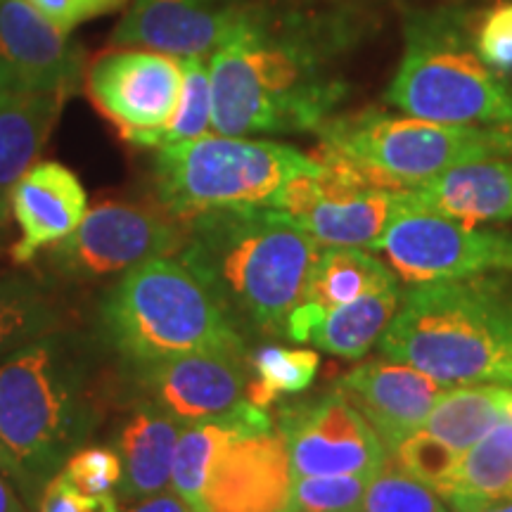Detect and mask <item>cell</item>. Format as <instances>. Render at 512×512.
<instances>
[{"mask_svg":"<svg viewBox=\"0 0 512 512\" xmlns=\"http://www.w3.org/2000/svg\"><path fill=\"white\" fill-rule=\"evenodd\" d=\"M339 389L370 422L392 456L394 448L422 430L446 387L399 361H366L339 380Z\"/></svg>","mask_w":512,"mask_h":512,"instance_id":"obj_18","label":"cell"},{"mask_svg":"<svg viewBox=\"0 0 512 512\" xmlns=\"http://www.w3.org/2000/svg\"><path fill=\"white\" fill-rule=\"evenodd\" d=\"M387 102L418 119L512 126V86L479 57L458 12H415Z\"/></svg>","mask_w":512,"mask_h":512,"instance_id":"obj_6","label":"cell"},{"mask_svg":"<svg viewBox=\"0 0 512 512\" xmlns=\"http://www.w3.org/2000/svg\"><path fill=\"white\" fill-rule=\"evenodd\" d=\"M396 285L392 271L361 247H323L318 264L313 266L304 302L332 311L354 302L363 294L387 290Z\"/></svg>","mask_w":512,"mask_h":512,"instance_id":"obj_26","label":"cell"},{"mask_svg":"<svg viewBox=\"0 0 512 512\" xmlns=\"http://www.w3.org/2000/svg\"><path fill=\"white\" fill-rule=\"evenodd\" d=\"M318 166L292 178L271 207L290 214L323 247H370L392 219L399 190L382 188L347 159L320 147Z\"/></svg>","mask_w":512,"mask_h":512,"instance_id":"obj_9","label":"cell"},{"mask_svg":"<svg viewBox=\"0 0 512 512\" xmlns=\"http://www.w3.org/2000/svg\"><path fill=\"white\" fill-rule=\"evenodd\" d=\"M62 475L86 494H110L124 475L119 451L112 446H81L69 456Z\"/></svg>","mask_w":512,"mask_h":512,"instance_id":"obj_34","label":"cell"},{"mask_svg":"<svg viewBox=\"0 0 512 512\" xmlns=\"http://www.w3.org/2000/svg\"><path fill=\"white\" fill-rule=\"evenodd\" d=\"M477 512H512V496L510 498H503V501H496V503L486 505V508L477 510Z\"/></svg>","mask_w":512,"mask_h":512,"instance_id":"obj_40","label":"cell"},{"mask_svg":"<svg viewBox=\"0 0 512 512\" xmlns=\"http://www.w3.org/2000/svg\"><path fill=\"white\" fill-rule=\"evenodd\" d=\"M235 437L233 430L219 422H197L181 432L171 467V489L195 512H202L204 486L221 448Z\"/></svg>","mask_w":512,"mask_h":512,"instance_id":"obj_29","label":"cell"},{"mask_svg":"<svg viewBox=\"0 0 512 512\" xmlns=\"http://www.w3.org/2000/svg\"><path fill=\"white\" fill-rule=\"evenodd\" d=\"M510 389L498 384H467V387L446 389L434 403L422 430L465 453L505 418Z\"/></svg>","mask_w":512,"mask_h":512,"instance_id":"obj_25","label":"cell"},{"mask_svg":"<svg viewBox=\"0 0 512 512\" xmlns=\"http://www.w3.org/2000/svg\"><path fill=\"white\" fill-rule=\"evenodd\" d=\"M124 512H195V510H192L190 505L185 503L174 489H171V491H159L155 496L140 498V501L133 503L131 508Z\"/></svg>","mask_w":512,"mask_h":512,"instance_id":"obj_38","label":"cell"},{"mask_svg":"<svg viewBox=\"0 0 512 512\" xmlns=\"http://www.w3.org/2000/svg\"><path fill=\"white\" fill-rule=\"evenodd\" d=\"M373 475L294 477L285 512H358Z\"/></svg>","mask_w":512,"mask_h":512,"instance_id":"obj_33","label":"cell"},{"mask_svg":"<svg viewBox=\"0 0 512 512\" xmlns=\"http://www.w3.org/2000/svg\"><path fill=\"white\" fill-rule=\"evenodd\" d=\"M316 166V157L292 145L207 133L159 147L155 197L159 207L181 221L223 207H271L283 185Z\"/></svg>","mask_w":512,"mask_h":512,"instance_id":"obj_8","label":"cell"},{"mask_svg":"<svg viewBox=\"0 0 512 512\" xmlns=\"http://www.w3.org/2000/svg\"><path fill=\"white\" fill-rule=\"evenodd\" d=\"M181 98L169 124L159 128L145 140L143 147H159L185 143L207 136L211 131V79L207 57H185L181 60Z\"/></svg>","mask_w":512,"mask_h":512,"instance_id":"obj_30","label":"cell"},{"mask_svg":"<svg viewBox=\"0 0 512 512\" xmlns=\"http://www.w3.org/2000/svg\"><path fill=\"white\" fill-rule=\"evenodd\" d=\"M316 133L323 150L392 190L413 188L465 162L512 157V126L441 124L375 107L330 117Z\"/></svg>","mask_w":512,"mask_h":512,"instance_id":"obj_7","label":"cell"},{"mask_svg":"<svg viewBox=\"0 0 512 512\" xmlns=\"http://www.w3.org/2000/svg\"><path fill=\"white\" fill-rule=\"evenodd\" d=\"M323 245L268 204L202 211L185 221L176 259L211 294L242 337H280L304 302Z\"/></svg>","mask_w":512,"mask_h":512,"instance_id":"obj_2","label":"cell"},{"mask_svg":"<svg viewBox=\"0 0 512 512\" xmlns=\"http://www.w3.org/2000/svg\"><path fill=\"white\" fill-rule=\"evenodd\" d=\"M29 3L62 34H72L81 24L124 8L126 0H29Z\"/></svg>","mask_w":512,"mask_h":512,"instance_id":"obj_37","label":"cell"},{"mask_svg":"<svg viewBox=\"0 0 512 512\" xmlns=\"http://www.w3.org/2000/svg\"><path fill=\"white\" fill-rule=\"evenodd\" d=\"M247 0H133L112 31L114 48H145L185 60L209 57Z\"/></svg>","mask_w":512,"mask_h":512,"instance_id":"obj_17","label":"cell"},{"mask_svg":"<svg viewBox=\"0 0 512 512\" xmlns=\"http://www.w3.org/2000/svg\"><path fill=\"white\" fill-rule=\"evenodd\" d=\"M34 512H121L119 498L112 494H86L62 472L43 486Z\"/></svg>","mask_w":512,"mask_h":512,"instance_id":"obj_36","label":"cell"},{"mask_svg":"<svg viewBox=\"0 0 512 512\" xmlns=\"http://www.w3.org/2000/svg\"><path fill=\"white\" fill-rule=\"evenodd\" d=\"M373 249L387 256L406 283L463 280L491 271L512 273V235L482 230L399 202Z\"/></svg>","mask_w":512,"mask_h":512,"instance_id":"obj_10","label":"cell"},{"mask_svg":"<svg viewBox=\"0 0 512 512\" xmlns=\"http://www.w3.org/2000/svg\"><path fill=\"white\" fill-rule=\"evenodd\" d=\"M512 496V389L505 418L460 458L453 482L441 494L451 512H477Z\"/></svg>","mask_w":512,"mask_h":512,"instance_id":"obj_23","label":"cell"},{"mask_svg":"<svg viewBox=\"0 0 512 512\" xmlns=\"http://www.w3.org/2000/svg\"><path fill=\"white\" fill-rule=\"evenodd\" d=\"M389 458L401 470H406L408 475L425 486H430V489H434L441 496L451 486L453 477H456L463 453L448 446L446 441L437 439L434 434L418 430L411 437L403 439Z\"/></svg>","mask_w":512,"mask_h":512,"instance_id":"obj_32","label":"cell"},{"mask_svg":"<svg viewBox=\"0 0 512 512\" xmlns=\"http://www.w3.org/2000/svg\"><path fill=\"white\" fill-rule=\"evenodd\" d=\"M380 349L444 387H512V285L484 275L415 283Z\"/></svg>","mask_w":512,"mask_h":512,"instance_id":"obj_4","label":"cell"},{"mask_svg":"<svg viewBox=\"0 0 512 512\" xmlns=\"http://www.w3.org/2000/svg\"><path fill=\"white\" fill-rule=\"evenodd\" d=\"M403 197L415 207L467 226L512 221V159L489 157L458 164L430 181L403 188Z\"/></svg>","mask_w":512,"mask_h":512,"instance_id":"obj_20","label":"cell"},{"mask_svg":"<svg viewBox=\"0 0 512 512\" xmlns=\"http://www.w3.org/2000/svg\"><path fill=\"white\" fill-rule=\"evenodd\" d=\"M358 512H451V508L437 491L387 458V463L370 479Z\"/></svg>","mask_w":512,"mask_h":512,"instance_id":"obj_31","label":"cell"},{"mask_svg":"<svg viewBox=\"0 0 512 512\" xmlns=\"http://www.w3.org/2000/svg\"><path fill=\"white\" fill-rule=\"evenodd\" d=\"M188 425L152 406L138 403L136 413L121 427L117 451L124 475L119 482L121 501L136 503L155 496L171 484V467L181 432Z\"/></svg>","mask_w":512,"mask_h":512,"instance_id":"obj_21","label":"cell"},{"mask_svg":"<svg viewBox=\"0 0 512 512\" xmlns=\"http://www.w3.org/2000/svg\"><path fill=\"white\" fill-rule=\"evenodd\" d=\"M252 380L247 387V401L259 408H271L283 396L309 389L320 368V356L313 349L275 347L266 344L249 351Z\"/></svg>","mask_w":512,"mask_h":512,"instance_id":"obj_28","label":"cell"},{"mask_svg":"<svg viewBox=\"0 0 512 512\" xmlns=\"http://www.w3.org/2000/svg\"><path fill=\"white\" fill-rule=\"evenodd\" d=\"M19 228V240L10 247L15 264H29L43 249L79 228L88 211V195L79 176L60 162H38L12 185L8 209Z\"/></svg>","mask_w":512,"mask_h":512,"instance_id":"obj_19","label":"cell"},{"mask_svg":"<svg viewBox=\"0 0 512 512\" xmlns=\"http://www.w3.org/2000/svg\"><path fill=\"white\" fill-rule=\"evenodd\" d=\"M185 245V221L162 207L102 202L86 211L69 238L50 247L55 275L74 283L117 275L155 256H178Z\"/></svg>","mask_w":512,"mask_h":512,"instance_id":"obj_11","label":"cell"},{"mask_svg":"<svg viewBox=\"0 0 512 512\" xmlns=\"http://www.w3.org/2000/svg\"><path fill=\"white\" fill-rule=\"evenodd\" d=\"M249 380V356L221 351H195L145 366H128V384L140 403L183 425L219 422L228 427L249 403Z\"/></svg>","mask_w":512,"mask_h":512,"instance_id":"obj_13","label":"cell"},{"mask_svg":"<svg viewBox=\"0 0 512 512\" xmlns=\"http://www.w3.org/2000/svg\"><path fill=\"white\" fill-rule=\"evenodd\" d=\"M0 472H3L5 477H8V467H5V456H3V448H0ZM10 479V477H8Z\"/></svg>","mask_w":512,"mask_h":512,"instance_id":"obj_41","label":"cell"},{"mask_svg":"<svg viewBox=\"0 0 512 512\" xmlns=\"http://www.w3.org/2000/svg\"><path fill=\"white\" fill-rule=\"evenodd\" d=\"M292 479L290 451L278 430L235 434L211 467L202 512H285Z\"/></svg>","mask_w":512,"mask_h":512,"instance_id":"obj_16","label":"cell"},{"mask_svg":"<svg viewBox=\"0 0 512 512\" xmlns=\"http://www.w3.org/2000/svg\"><path fill=\"white\" fill-rule=\"evenodd\" d=\"M27 508L29 505L24 503V498L17 496L10 479L0 472V512H29Z\"/></svg>","mask_w":512,"mask_h":512,"instance_id":"obj_39","label":"cell"},{"mask_svg":"<svg viewBox=\"0 0 512 512\" xmlns=\"http://www.w3.org/2000/svg\"><path fill=\"white\" fill-rule=\"evenodd\" d=\"M278 430L290 451L292 477L375 475L389 453L342 389L309 401H283Z\"/></svg>","mask_w":512,"mask_h":512,"instance_id":"obj_12","label":"cell"},{"mask_svg":"<svg viewBox=\"0 0 512 512\" xmlns=\"http://www.w3.org/2000/svg\"><path fill=\"white\" fill-rule=\"evenodd\" d=\"M100 335L126 368L195 351L249 356L247 339L174 256L121 275L100 306Z\"/></svg>","mask_w":512,"mask_h":512,"instance_id":"obj_5","label":"cell"},{"mask_svg":"<svg viewBox=\"0 0 512 512\" xmlns=\"http://www.w3.org/2000/svg\"><path fill=\"white\" fill-rule=\"evenodd\" d=\"M86 76L81 43L62 34L29 0H0V91L74 95Z\"/></svg>","mask_w":512,"mask_h":512,"instance_id":"obj_15","label":"cell"},{"mask_svg":"<svg viewBox=\"0 0 512 512\" xmlns=\"http://www.w3.org/2000/svg\"><path fill=\"white\" fill-rule=\"evenodd\" d=\"M181 81V60L145 48H114L83 76L98 112L119 128L126 143L138 147L174 117Z\"/></svg>","mask_w":512,"mask_h":512,"instance_id":"obj_14","label":"cell"},{"mask_svg":"<svg viewBox=\"0 0 512 512\" xmlns=\"http://www.w3.org/2000/svg\"><path fill=\"white\" fill-rule=\"evenodd\" d=\"M401 304L399 285L377 290L325 313L311 342L339 358H361L384 337Z\"/></svg>","mask_w":512,"mask_h":512,"instance_id":"obj_24","label":"cell"},{"mask_svg":"<svg viewBox=\"0 0 512 512\" xmlns=\"http://www.w3.org/2000/svg\"><path fill=\"white\" fill-rule=\"evenodd\" d=\"M475 48L482 60L498 74L512 69V3L486 12L475 34Z\"/></svg>","mask_w":512,"mask_h":512,"instance_id":"obj_35","label":"cell"},{"mask_svg":"<svg viewBox=\"0 0 512 512\" xmlns=\"http://www.w3.org/2000/svg\"><path fill=\"white\" fill-rule=\"evenodd\" d=\"M102 406L93 349L81 335L60 328L0 361V448L31 510L91 439Z\"/></svg>","mask_w":512,"mask_h":512,"instance_id":"obj_3","label":"cell"},{"mask_svg":"<svg viewBox=\"0 0 512 512\" xmlns=\"http://www.w3.org/2000/svg\"><path fill=\"white\" fill-rule=\"evenodd\" d=\"M67 95L0 91V216L19 178L34 166L60 119Z\"/></svg>","mask_w":512,"mask_h":512,"instance_id":"obj_22","label":"cell"},{"mask_svg":"<svg viewBox=\"0 0 512 512\" xmlns=\"http://www.w3.org/2000/svg\"><path fill=\"white\" fill-rule=\"evenodd\" d=\"M62 311L46 287L29 275L0 278V361L12 351L60 330Z\"/></svg>","mask_w":512,"mask_h":512,"instance_id":"obj_27","label":"cell"},{"mask_svg":"<svg viewBox=\"0 0 512 512\" xmlns=\"http://www.w3.org/2000/svg\"><path fill=\"white\" fill-rule=\"evenodd\" d=\"M361 41L347 0H256L209 55L221 136L318 131L347 98L342 57Z\"/></svg>","mask_w":512,"mask_h":512,"instance_id":"obj_1","label":"cell"}]
</instances>
